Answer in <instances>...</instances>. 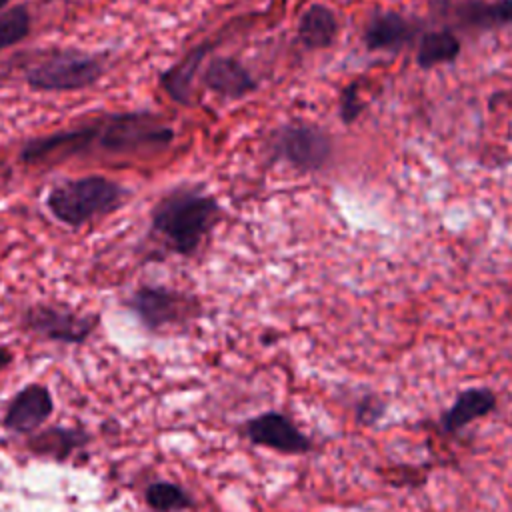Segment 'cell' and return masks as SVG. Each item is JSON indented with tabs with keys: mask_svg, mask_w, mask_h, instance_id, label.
<instances>
[{
	"mask_svg": "<svg viewBox=\"0 0 512 512\" xmlns=\"http://www.w3.org/2000/svg\"><path fill=\"white\" fill-rule=\"evenodd\" d=\"M218 200L200 186H178L152 208V232L182 256H192L208 232L220 222Z\"/></svg>",
	"mask_w": 512,
	"mask_h": 512,
	"instance_id": "1",
	"label": "cell"
},
{
	"mask_svg": "<svg viewBox=\"0 0 512 512\" xmlns=\"http://www.w3.org/2000/svg\"><path fill=\"white\" fill-rule=\"evenodd\" d=\"M124 190L104 176H84L56 184L46 198L52 216L68 226H82L122 204Z\"/></svg>",
	"mask_w": 512,
	"mask_h": 512,
	"instance_id": "2",
	"label": "cell"
},
{
	"mask_svg": "<svg viewBox=\"0 0 512 512\" xmlns=\"http://www.w3.org/2000/svg\"><path fill=\"white\" fill-rule=\"evenodd\" d=\"M104 74V62L96 54L80 50H52L26 70V82L36 90L64 92L92 86Z\"/></svg>",
	"mask_w": 512,
	"mask_h": 512,
	"instance_id": "3",
	"label": "cell"
},
{
	"mask_svg": "<svg viewBox=\"0 0 512 512\" xmlns=\"http://www.w3.org/2000/svg\"><path fill=\"white\" fill-rule=\"evenodd\" d=\"M270 154L298 172L312 174L326 168L334 154L332 136L316 124L288 122L276 128L268 140Z\"/></svg>",
	"mask_w": 512,
	"mask_h": 512,
	"instance_id": "4",
	"label": "cell"
},
{
	"mask_svg": "<svg viewBox=\"0 0 512 512\" xmlns=\"http://www.w3.org/2000/svg\"><path fill=\"white\" fill-rule=\"evenodd\" d=\"M94 142L110 152H130L138 148L166 146L174 138V130L158 116L148 112L116 114L100 124H92Z\"/></svg>",
	"mask_w": 512,
	"mask_h": 512,
	"instance_id": "5",
	"label": "cell"
},
{
	"mask_svg": "<svg viewBox=\"0 0 512 512\" xmlns=\"http://www.w3.org/2000/svg\"><path fill=\"white\" fill-rule=\"evenodd\" d=\"M22 322L30 332L40 334L48 340L80 344L98 326V316L78 314L72 310H62L46 304H36L24 312Z\"/></svg>",
	"mask_w": 512,
	"mask_h": 512,
	"instance_id": "6",
	"label": "cell"
},
{
	"mask_svg": "<svg viewBox=\"0 0 512 512\" xmlns=\"http://www.w3.org/2000/svg\"><path fill=\"white\" fill-rule=\"evenodd\" d=\"M126 306L148 330H160L182 322L196 310V304L188 296L162 286H140L132 292Z\"/></svg>",
	"mask_w": 512,
	"mask_h": 512,
	"instance_id": "7",
	"label": "cell"
},
{
	"mask_svg": "<svg viewBox=\"0 0 512 512\" xmlns=\"http://www.w3.org/2000/svg\"><path fill=\"white\" fill-rule=\"evenodd\" d=\"M244 436L258 446L282 452V454H306L312 450L308 436L282 412L268 410L244 424Z\"/></svg>",
	"mask_w": 512,
	"mask_h": 512,
	"instance_id": "8",
	"label": "cell"
},
{
	"mask_svg": "<svg viewBox=\"0 0 512 512\" xmlns=\"http://www.w3.org/2000/svg\"><path fill=\"white\" fill-rule=\"evenodd\" d=\"M420 34V20L396 10H376L364 26L362 40L370 52L398 54L412 42H418Z\"/></svg>",
	"mask_w": 512,
	"mask_h": 512,
	"instance_id": "9",
	"label": "cell"
},
{
	"mask_svg": "<svg viewBox=\"0 0 512 512\" xmlns=\"http://www.w3.org/2000/svg\"><path fill=\"white\" fill-rule=\"evenodd\" d=\"M52 410L54 400L50 390L42 384H28L8 402L2 424L12 432L30 434L50 418Z\"/></svg>",
	"mask_w": 512,
	"mask_h": 512,
	"instance_id": "10",
	"label": "cell"
},
{
	"mask_svg": "<svg viewBox=\"0 0 512 512\" xmlns=\"http://www.w3.org/2000/svg\"><path fill=\"white\" fill-rule=\"evenodd\" d=\"M448 8L454 26L466 32L512 28V0H458Z\"/></svg>",
	"mask_w": 512,
	"mask_h": 512,
	"instance_id": "11",
	"label": "cell"
},
{
	"mask_svg": "<svg viewBox=\"0 0 512 512\" xmlns=\"http://www.w3.org/2000/svg\"><path fill=\"white\" fill-rule=\"evenodd\" d=\"M202 82L210 92L230 100L244 98L258 88L250 70L232 56H214L202 72Z\"/></svg>",
	"mask_w": 512,
	"mask_h": 512,
	"instance_id": "12",
	"label": "cell"
},
{
	"mask_svg": "<svg viewBox=\"0 0 512 512\" xmlns=\"http://www.w3.org/2000/svg\"><path fill=\"white\" fill-rule=\"evenodd\" d=\"M340 32V22L334 10L326 4H310L296 24V40L306 50L330 48Z\"/></svg>",
	"mask_w": 512,
	"mask_h": 512,
	"instance_id": "13",
	"label": "cell"
},
{
	"mask_svg": "<svg viewBox=\"0 0 512 512\" xmlns=\"http://www.w3.org/2000/svg\"><path fill=\"white\" fill-rule=\"evenodd\" d=\"M496 408V394L488 388H468L460 392L454 400V404L444 412L442 416V428L444 432H456L470 424L472 420H478L486 414H490Z\"/></svg>",
	"mask_w": 512,
	"mask_h": 512,
	"instance_id": "14",
	"label": "cell"
},
{
	"mask_svg": "<svg viewBox=\"0 0 512 512\" xmlns=\"http://www.w3.org/2000/svg\"><path fill=\"white\" fill-rule=\"evenodd\" d=\"M462 50L460 38L452 28H436L420 34L416 42V64L422 70H432L442 64H452Z\"/></svg>",
	"mask_w": 512,
	"mask_h": 512,
	"instance_id": "15",
	"label": "cell"
},
{
	"mask_svg": "<svg viewBox=\"0 0 512 512\" xmlns=\"http://www.w3.org/2000/svg\"><path fill=\"white\" fill-rule=\"evenodd\" d=\"M214 46V42H204L198 44L196 48H192L180 62H176L174 66H170L162 76H160V84L166 90V94L180 102V104H188L190 96H192V82L196 72L200 70V64L204 62L206 54L210 52V48Z\"/></svg>",
	"mask_w": 512,
	"mask_h": 512,
	"instance_id": "16",
	"label": "cell"
},
{
	"mask_svg": "<svg viewBox=\"0 0 512 512\" xmlns=\"http://www.w3.org/2000/svg\"><path fill=\"white\" fill-rule=\"evenodd\" d=\"M86 442H88V436L84 430L52 426L48 430H40V432L32 434V438L28 440V448L34 454L48 456L52 460L62 462V460L70 458Z\"/></svg>",
	"mask_w": 512,
	"mask_h": 512,
	"instance_id": "17",
	"label": "cell"
},
{
	"mask_svg": "<svg viewBox=\"0 0 512 512\" xmlns=\"http://www.w3.org/2000/svg\"><path fill=\"white\" fill-rule=\"evenodd\" d=\"M144 498L154 512H182L192 506V498L182 486L164 480L148 484Z\"/></svg>",
	"mask_w": 512,
	"mask_h": 512,
	"instance_id": "18",
	"label": "cell"
},
{
	"mask_svg": "<svg viewBox=\"0 0 512 512\" xmlns=\"http://www.w3.org/2000/svg\"><path fill=\"white\" fill-rule=\"evenodd\" d=\"M30 32V14L24 6L0 12V50L14 46Z\"/></svg>",
	"mask_w": 512,
	"mask_h": 512,
	"instance_id": "19",
	"label": "cell"
},
{
	"mask_svg": "<svg viewBox=\"0 0 512 512\" xmlns=\"http://www.w3.org/2000/svg\"><path fill=\"white\" fill-rule=\"evenodd\" d=\"M338 110H340V118L344 124H352L358 120V116L364 110V100L360 96V88L356 82L348 84L342 88L340 92V102H338Z\"/></svg>",
	"mask_w": 512,
	"mask_h": 512,
	"instance_id": "20",
	"label": "cell"
},
{
	"mask_svg": "<svg viewBox=\"0 0 512 512\" xmlns=\"http://www.w3.org/2000/svg\"><path fill=\"white\" fill-rule=\"evenodd\" d=\"M384 412V404L376 398H364L358 406V420L362 424H372L376 422Z\"/></svg>",
	"mask_w": 512,
	"mask_h": 512,
	"instance_id": "21",
	"label": "cell"
},
{
	"mask_svg": "<svg viewBox=\"0 0 512 512\" xmlns=\"http://www.w3.org/2000/svg\"><path fill=\"white\" fill-rule=\"evenodd\" d=\"M10 362H12V354H10V350H8V348H4V346H0V370H4Z\"/></svg>",
	"mask_w": 512,
	"mask_h": 512,
	"instance_id": "22",
	"label": "cell"
},
{
	"mask_svg": "<svg viewBox=\"0 0 512 512\" xmlns=\"http://www.w3.org/2000/svg\"><path fill=\"white\" fill-rule=\"evenodd\" d=\"M8 2H10V0H0V8H4Z\"/></svg>",
	"mask_w": 512,
	"mask_h": 512,
	"instance_id": "23",
	"label": "cell"
},
{
	"mask_svg": "<svg viewBox=\"0 0 512 512\" xmlns=\"http://www.w3.org/2000/svg\"><path fill=\"white\" fill-rule=\"evenodd\" d=\"M506 98H508V100H512V90H510V94H508V96H506Z\"/></svg>",
	"mask_w": 512,
	"mask_h": 512,
	"instance_id": "24",
	"label": "cell"
}]
</instances>
